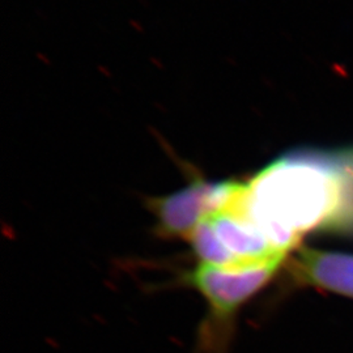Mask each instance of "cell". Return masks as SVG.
Segmentation results:
<instances>
[{"instance_id":"1","label":"cell","mask_w":353,"mask_h":353,"mask_svg":"<svg viewBox=\"0 0 353 353\" xmlns=\"http://www.w3.org/2000/svg\"><path fill=\"white\" fill-rule=\"evenodd\" d=\"M230 189L225 205L287 255L309 232L353 225V145L284 152Z\"/></svg>"},{"instance_id":"3","label":"cell","mask_w":353,"mask_h":353,"mask_svg":"<svg viewBox=\"0 0 353 353\" xmlns=\"http://www.w3.org/2000/svg\"><path fill=\"white\" fill-rule=\"evenodd\" d=\"M230 181L196 179L186 188L148 202L156 232L164 239L189 241L198 225L217 212L225 202Z\"/></svg>"},{"instance_id":"4","label":"cell","mask_w":353,"mask_h":353,"mask_svg":"<svg viewBox=\"0 0 353 353\" xmlns=\"http://www.w3.org/2000/svg\"><path fill=\"white\" fill-rule=\"evenodd\" d=\"M290 270L301 284L353 299L352 254L300 248Z\"/></svg>"},{"instance_id":"2","label":"cell","mask_w":353,"mask_h":353,"mask_svg":"<svg viewBox=\"0 0 353 353\" xmlns=\"http://www.w3.org/2000/svg\"><path fill=\"white\" fill-rule=\"evenodd\" d=\"M281 263L283 261H275L239 270L198 263L185 275V281L202 294L210 306L212 322L221 326L229 323L241 306L271 281Z\"/></svg>"}]
</instances>
